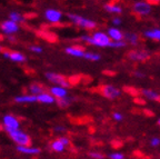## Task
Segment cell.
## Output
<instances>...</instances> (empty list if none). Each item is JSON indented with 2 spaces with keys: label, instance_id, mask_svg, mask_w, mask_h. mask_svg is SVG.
Wrapping results in <instances>:
<instances>
[{
  "label": "cell",
  "instance_id": "6da1fadb",
  "mask_svg": "<svg viewBox=\"0 0 160 159\" xmlns=\"http://www.w3.org/2000/svg\"><path fill=\"white\" fill-rule=\"evenodd\" d=\"M81 41L87 44V45L95 46V47L99 48H106L109 47L110 45V38L108 37L107 33H103V31H100L97 30L92 35H83L81 36Z\"/></svg>",
  "mask_w": 160,
  "mask_h": 159
},
{
  "label": "cell",
  "instance_id": "7a4b0ae2",
  "mask_svg": "<svg viewBox=\"0 0 160 159\" xmlns=\"http://www.w3.org/2000/svg\"><path fill=\"white\" fill-rule=\"evenodd\" d=\"M131 10L138 17H148L152 13V3H150L148 0H135L131 5Z\"/></svg>",
  "mask_w": 160,
  "mask_h": 159
},
{
  "label": "cell",
  "instance_id": "3957f363",
  "mask_svg": "<svg viewBox=\"0 0 160 159\" xmlns=\"http://www.w3.org/2000/svg\"><path fill=\"white\" fill-rule=\"evenodd\" d=\"M68 19L71 21L75 26L82 29L87 30H93L95 28H97V23L93 21L92 19L87 17H83L81 15H77V13H69L68 15Z\"/></svg>",
  "mask_w": 160,
  "mask_h": 159
},
{
  "label": "cell",
  "instance_id": "277c9868",
  "mask_svg": "<svg viewBox=\"0 0 160 159\" xmlns=\"http://www.w3.org/2000/svg\"><path fill=\"white\" fill-rule=\"evenodd\" d=\"M7 132L10 135V137L12 138V140L18 144V146H27L30 142V138L26 132L21 131L20 129H10V128H6Z\"/></svg>",
  "mask_w": 160,
  "mask_h": 159
},
{
  "label": "cell",
  "instance_id": "5b68a950",
  "mask_svg": "<svg viewBox=\"0 0 160 159\" xmlns=\"http://www.w3.org/2000/svg\"><path fill=\"white\" fill-rule=\"evenodd\" d=\"M43 17L50 23H59L62 20L63 13L60 10L55 9V8H48L43 13Z\"/></svg>",
  "mask_w": 160,
  "mask_h": 159
},
{
  "label": "cell",
  "instance_id": "8992f818",
  "mask_svg": "<svg viewBox=\"0 0 160 159\" xmlns=\"http://www.w3.org/2000/svg\"><path fill=\"white\" fill-rule=\"evenodd\" d=\"M150 57V52L145 49H137V50H131L128 52V59L135 62L145 61Z\"/></svg>",
  "mask_w": 160,
  "mask_h": 159
},
{
  "label": "cell",
  "instance_id": "52a82bcc",
  "mask_svg": "<svg viewBox=\"0 0 160 159\" xmlns=\"http://www.w3.org/2000/svg\"><path fill=\"white\" fill-rule=\"evenodd\" d=\"M101 92H102V95L106 98H108L110 100L117 99L121 95V90L118 87H116V86H113V85H105L101 88Z\"/></svg>",
  "mask_w": 160,
  "mask_h": 159
},
{
  "label": "cell",
  "instance_id": "ba28073f",
  "mask_svg": "<svg viewBox=\"0 0 160 159\" xmlns=\"http://www.w3.org/2000/svg\"><path fill=\"white\" fill-rule=\"evenodd\" d=\"M46 78L50 82H53L56 86H61V87H65V88L70 86L69 81L63 76L59 75V74H56V72H47L46 74Z\"/></svg>",
  "mask_w": 160,
  "mask_h": 159
},
{
  "label": "cell",
  "instance_id": "9c48e42d",
  "mask_svg": "<svg viewBox=\"0 0 160 159\" xmlns=\"http://www.w3.org/2000/svg\"><path fill=\"white\" fill-rule=\"evenodd\" d=\"M1 30H2V33L5 35L8 36H11V35H15L19 31V23H15L12 20H5L2 23H1Z\"/></svg>",
  "mask_w": 160,
  "mask_h": 159
},
{
  "label": "cell",
  "instance_id": "30bf717a",
  "mask_svg": "<svg viewBox=\"0 0 160 159\" xmlns=\"http://www.w3.org/2000/svg\"><path fill=\"white\" fill-rule=\"evenodd\" d=\"M103 9H105L108 13H111V15H115V16L121 15V13H122V11H123L122 7H121L119 3H105V6H103Z\"/></svg>",
  "mask_w": 160,
  "mask_h": 159
},
{
  "label": "cell",
  "instance_id": "8fae6325",
  "mask_svg": "<svg viewBox=\"0 0 160 159\" xmlns=\"http://www.w3.org/2000/svg\"><path fill=\"white\" fill-rule=\"evenodd\" d=\"M107 35L110 38V40L112 41H117V40H122L123 39V33L119 29L118 27H110L107 30Z\"/></svg>",
  "mask_w": 160,
  "mask_h": 159
},
{
  "label": "cell",
  "instance_id": "7c38bea8",
  "mask_svg": "<svg viewBox=\"0 0 160 159\" xmlns=\"http://www.w3.org/2000/svg\"><path fill=\"white\" fill-rule=\"evenodd\" d=\"M143 37L155 41H160V28H149L143 31Z\"/></svg>",
  "mask_w": 160,
  "mask_h": 159
},
{
  "label": "cell",
  "instance_id": "4fadbf2b",
  "mask_svg": "<svg viewBox=\"0 0 160 159\" xmlns=\"http://www.w3.org/2000/svg\"><path fill=\"white\" fill-rule=\"evenodd\" d=\"M3 125H5V128H10V129H19L20 126L19 121L11 115H6L3 117Z\"/></svg>",
  "mask_w": 160,
  "mask_h": 159
},
{
  "label": "cell",
  "instance_id": "5bb4252c",
  "mask_svg": "<svg viewBox=\"0 0 160 159\" xmlns=\"http://www.w3.org/2000/svg\"><path fill=\"white\" fill-rule=\"evenodd\" d=\"M123 40L127 45L130 46H138L140 42V37L136 33H123Z\"/></svg>",
  "mask_w": 160,
  "mask_h": 159
},
{
  "label": "cell",
  "instance_id": "9a60e30c",
  "mask_svg": "<svg viewBox=\"0 0 160 159\" xmlns=\"http://www.w3.org/2000/svg\"><path fill=\"white\" fill-rule=\"evenodd\" d=\"M3 57L7 58V59H10L11 61H15V62H23L26 60L25 55L21 54V52H17V51H12V52L5 51L3 52Z\"/></svg>",
  "mask_w": 160,
  "mask_h": 159
},
{
  "label": "cell",
  "instance_id": "2e32d148",
  "mask_svg": "<svg viewBox=\"0 0 160 159\" xmlns=\"http://www.w3.org/2000/svg\"><path fill=\"white\" fill-rule=\"evenodd\" d=\"M65 51L67 55L77 58H83V55H85V50L80 47H76V46H69L66 48Z\"/></svg>",
  "mask_w": 160,
  "mask_h": 159
},
{
  "label": "cell",
  "instance_id": "e0dca14e",
  "mask_svg": "<svg viewBox=\"0 0 160 159\" xmlns=\"http://www.w3.org/2000/svg\"><path fill=\"white\" fill-rule=\"evenodd\" d=\"M50 92H51V95H52L55 98H58V99H60V98H63V97H67V88L65 87H61V86H53L51 89H50Z\"/></svg>",
  "mask_w": 160,
  "mask_h": 159
},
{
  "label": "cell",
  "instance_id": "ac0fdd59",
  "mask_svg": "<svg viewBox=\"0 0 160 159\" xmlns=\"http://www.w3.org/2000/svg\"><path fill=\"white\" fill-rule=\"evenodd\" d=\"M16 101L19 104H31V102L37 101V96L36 95H22L16 97Z\"/></svg>",
  "mask_w": 160,
  "mask_h": 159
},
{
  "label": "cell",
  "instance_id": "d6986e66",
  "mask_svg": "<svg viewBox=\"0 0 160 159\" xmlns=\"http://www.w3.org/2000/svg\"><path fill=\"white\" fill-rule=\"evenodd\" d=\"M55 97H53L51 94H41L37 95V101H40L42 102V104H47V105H51L55 102Z\"/></svg>",
  "mask_w": 160,
  "mask_h": 159
},
{
  "label": "cell",
  "instance_id": "ffe728a7",
  "mask_svg": "<svg viewBox=\"0 0 160 159\" xmlns=\"http://www.w3.org/2000/svg\"><path fill=\"white\" fill-rule=\"evenodd\" d=\"M142 96L148 100H159L160 99V95L158 94L156 90L152 89H142L141 91Z\"/></svg>",
  "mask_w": 160,
  "mask_h": 159
},
{
  "label": "cell",
  "instance_id": "44dd1931",
  "mask_svg": "<svg viewBox=\"0 0 160 159\" xmlns=\"http://www.w3.org/2000/svg\"><path fill=\"white\" fill-rule=\"evenodd\" d=\"M17 150L19 152H22V154L27 155H37L40 152L39 148H35V147H28V146H18Z\"/></svg>",
  "mask_w": 160,
  "mask_h": 159
},
{
  "label": "cell",
  "instance_id": "7402d4cb",
  "mask_svg": "<svg viewBox=\"0 0 160 159\" xmlns=\"http://www.w3.org/2000/svg\"><path fill=\"white\" fill-rule=\"evenodd\" d=\"M9 19L12 20V21H15V23H25L26 17L22 13H18V11H11V13H9Z\"/></svg>",
  "mask_w": 160,
  "mask_h": 159
},
{
  "label": "cell",
  "instance_id": "603a6c76",
  "mask_svg": "<svg viewBox=\"0 0 160 159\" xmlns=\"http://www.w3.org/2000/svg\"><path fill=\"white\" fill-rule=\"evenodd\" d=\"M83 58L89 60V61H99V60L101 59V56H100L99 54H97V52H91V51L86 52L85 51Z\"/></svg>",
  "mask_w": 160,
  "mask_h": 159
},
{
  "label": "cell",
  "instance_id": "cb8c5ba5",
  "mask_svg": "<svg viewBox=\"0 0 160 159\" xmlns=\"http://www.w3.org/2000/svg\"><path fill=\"white\" fill-rule=\"evenodd\" d=\"M126 46H127V44H126L125 40H117V41H110V45L109 47L110 48H116V49H120V48H125Z\"/></svg>",
  "mask_w": 160,
  "mask_h": 159
},
{
  "label": "cell",
  "instance_id": "d4e9b609",
  "mask_svg": "<svg viewBox=\"0 0 160 159\" xmlns=\"http://www.w3.org/2000/svg\"><path fill=\"white\" fill-rule=\"evenodd\" d=\"M51 148H52L55 151H58V152H62L63 150H65V146H63L61 142H60V140H55V141L51 144Z\"/></svg>",
  "mask_w": 160,
  "mask_h": 159
},
{
  "label": "cell",
  "instance_id": "484cf974",
  "mask_svg": "<svg viewBox=\"0 0 160 159\" xmlns=\"http://www.w3.org/2000/svg\"><path fill=\"white\" fill-rule=\"evenodd\" d=\"M29 90L31 91V94H32V95H36V96L42 92V88L40 87L39 85H36V84L31 85V86L29 87Z\"/></svg>",
  "mask_w": 160,
  "mask_h": 159
},
{
  "label": "cell",
  "instance_id": "4316f807",
  "mask_svg": "<svg viewBox=\"0 0 160 159\" xmlns=\"http://www.w3.org/2000/svg\"><path fill=\"white\" fill-rule=\"evenodd\" d=\"M71 102V98H68V97H63V98H60L58 100V105H59L61 108H65V107H68Z\"/></svg>",
  "mask_w": 160,
  "mask_h": 159
},
{
  "label": "cell",
  "instance_id": "83f0119b",
  "mask_svg": "<svg viewBox=\"0 0 160 159\" xmlns=\"http://www.w3.org/2000/svg\"><path fill=\"white\" fill-rule=\"evenodd\" d=\"M108 158L109 159H125V155L122 152H111V154L108 155Z\"/></svg>",
  "mask_w": 160,
  "mask_h": 159
},
{
  "label": "cell",
  "instance_id": "f1b7e54d",
  "mask_svg": "<svg viewBox=\"0 0 160 159\" xmlns=\"http://www.w3.org/2000/svg\"><path fill=\"white\" fill-rule=\"evenodd\" d=\"M111 23H112L113 27H119V26H121V23H122V20H121V18H120L119 16H115V17L112 18V20H111Z\"/></svg>",
  "mask_w": 160,
  "mask_h": 159
},
{
  "label": "cell",
  "instance_id": "f546056e",
  "mask_svg": "<svg viewBox=\"0 0 160 159\" xmlns=\"http://www.w3.org/2000/svg\"><path fill=\"white\" fill-rule=\"evenodd\" d=\"M89 156H90V158H92V159H103L105 158V156H103L101 152H98V151L89 152Z\"/></svg>",
  "mask_w": 160,
  "mask_h": 159
},
{
  "label": "cell",
  "instance_id": "4dcf8cb0",
  "mask_svg": "<svg viewBox=\"0 0 160 159\" xmlns=\"http://www.w3.org/2000/svg\"><path fill=\"white\" fill-rule=\"evenodd\" d=\"M150 146L151 147H159L160 146V138L159 137H152L150 139Z\"/></svg>",
  "mask_w": 160,
  "mask_h": 159
},
{
  "label": "cell",
  "instance_id": "1f68e13d",
  "mask_svg": "<svg viewBox=\"0 0 160 159\" xmlns=\"http://www.w3.org/2000/svg\"><path fill=\"white\" fill-rule=\"evenodd\" d=\"M112 117H113V120H116L117 122H120V121H122L123 120V115L120 114V112H118V111L113 112Z\"/></svg>",
  "mask_w": 160,
  "mask_h": 159
},
{
  "label": "cell",
  "instance_id": "d6a6232c",
  "mask_svg": "<svg viewBox=\"0 0 160 159\" xmlns=\"http://www.w3.org/2000/svg\"><path fill=\"white\" fill-rule=\"evenodd\" d=\"M30 50L32 52H36V54H41L42 52V48L40 46H30Z\"/></svg>",
  "mask_w": 160,
  "mask_h": 159
},
{
  "label": "cell",
  "instance_id": "836d02e7",
  "mask_svg": "<svg viewBox=\"0 0 160 159\" xmlns=\"http://www.w3.org/2000/svg\"><path fill=\"white\" fill-rule=\"evenodd\" d=\"M59 140H60V142H61V144H62L65 147H66V146H68V145L70 144V140L68 139L67 137H60Z\"/></svg>",
  "mask_w": 160,
  "mask_h": 159
},
{
  "label": "cell",
  "instance_id": "e575fe53",
  "mask_svg": "<svg viewBox=\"0 0 160 159\" xmlns=\"http://www.w3.org/2000/svg\"><path fill=\"white\" fill-rule=\"evenodd\" d=\"M65 127L63 126H57V127H55V131L56 132H63L65 131Z\"/></svg>",
  "mask_w": 160,
  "mask_h": 159
},
{
  "label": "cell",
  "instance_id": "d590c367",
  "mask_svg": "<svg viewBox=\"0 0 160 159\" xmlns=\"http://www.w3.org/2000/svg\"><path fill=\"white\" fill-rule=\"evenodd\" d=\"M135 77H137V78H143V77H145V74H143V72H141V71H136L135 72Z\"/></svg>",
  "mask_w": 160,
  "mask_h": 159
},
{
  "label": "cell",
  "instance_id": "8d00e7d4",
  "mask_svg": "<svg viewBox=\"0 0 160 159\" xmlns=\"http://www.w3.org/2000/svg\"><path fill=\"white\" fill-rule=\"evenodd\" d=\"M150 3H160V0H148Z\"/></svg>",
  "mask_w": 160,
  "mask_h": 159
},
{
  "label": "cell",
  "instance_id": "74e56055",
  "mask_svg": "<svg viewBox=\"0 0 160 159\" xmlns=\"http://www.w3.org/2000/svg\"><path fill=\"white\" fill-rule=\"evenodd\" d=\"M158 125H159V126H160V118H159V119H158Z\"/></svg>",
  "mask_w": 160,
  "mask_h": 159
}]
</instances>
